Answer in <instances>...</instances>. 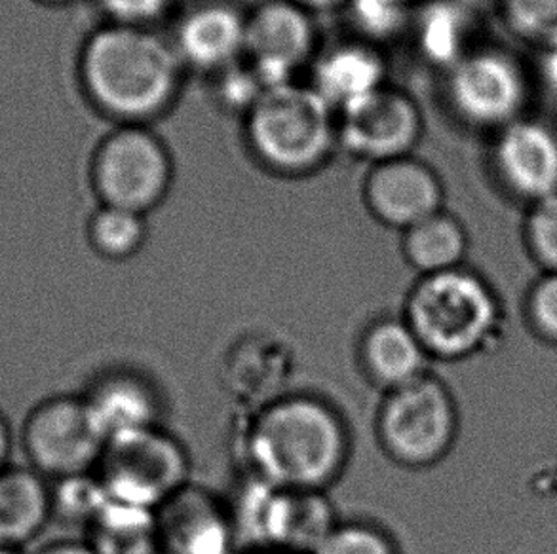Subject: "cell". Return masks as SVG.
<instances>
[{
  "label": "cell",
  "mask_w": 557,
  "mask_h": 554,
  "mask_svg": "<svg viewBox=\"0 0 557 554\" xmlns=\"http://www.w3.org/2000/svg\"><path fill=\"white\" fill-rule=\"evenodd\" d=\"M238 449L249 477L287 490L330 492L347 473L352 433L330 399L284 391L249 411Z\"/></svg>",
  "instance_id": "1"
},
{
  "label": "cell",
  "mask_w": 557,
  "mask_h": 554,
  "mask_svg": "<svg viewBox=\"0 0 557 554\" xmlns=\"http://www.w3.org/2000/svg\"><path fill=\"white\" fill-rule=\"evenodd\" d=\"M78 73L99 113L116 124L149 126L174 105L185 67L154 27L107 22L86 38Z\"/></svg>",
  "instance_id": "2"
},
{
  "label": "cell",
  "mask_w": 557,
  "mask_h": 554,
  "mask_svg": "<svg viewBox=\"0 0 557 554\" xmlns=\"http://www.w3.org/2000/svg\"><path fill=\"white\" fill-rule=\"evenodd\" d=\"M401 317L432 363H459L487 352L505 325L497 291L468 266L417 277L407 291Z\"/></svg>",
  "instance_id": "3"
},
{
  "label": "cell",
  "mask_w": 557,
  "mask_h": 554,
  "mask_svg": "<svg viewBox=\"0 0 557 554\" xmlns=\"http://www.w3.org/2000/svg\"><path fill=\"white\" fill-rule=\"evenodd\" d=\"M251 156L280 177H305L322 169L339 149L337 113L307 83L263 93L244 116Z\"/></svg>",
  "instance_id": "4"
},
{
  "label": "cell",
  "mask_w": 557,
  "mask_h": 554,
  "mask_svg": "<svg viewBox=\"0 0 557 554\" xmlns=\"http://www.w3.org/2000/svg\"><path fill=\"white\" fill-rule=\"evenodd\" d=\"M373 431L388 462L407 471H424L442 464L459 439V406L449 386L429 373L384 393Z\"/></svg>",
  "instance_id": "5"
},
{
  "label": "cell",
  "mask_w": 557,
  "mask_h": 554,
  "mask_svg": "<svg viewBox=\"0 0 557 554\" xmlns=\"http://www.w3.org/2000/svg\"><path fill=\"white\" fill-rule=\"evenodd\" d=\"M228 505L248 553L312 554L341 520L327 492L287 490L249 475Z\"/></svg>",
  "instance_id": "6"
},
{
  "label": "cell",
  "mask_w": 557,
  "mask_h": 554,
  "mask_svg": "<svg viewBox=\"0 0 557 554\" xmlns=\"http://www.w3.org/2000/svg\"><path fill=\"white\" fill-rule=\"evenodd\" d=\"M531 73L503 46H475L444 71V101L467 128L497 134L529 113Z\"/></svg>",
  "instance_id": "7"
},
{
  "label": "cell",
  "mask_w": 557,
  "mask_h": 554,
  "mask_svg": "<svg viewBox=\"0 0 557 554\" xmlns=\"http://www.w3.org/2000/svg\"><path fill=\"white\" fill-rule=\"evenodd\" d=\"M190 469L185 444L159 426L107 442L94 473L109 500L157 511L193 482Z\"/></svg>",
  "instance_id": "8"
},
{
  "label": "cell",
  "mask_w": 557,
  "mask_h": 554,
  "mask_svg": "<svg viewBox=\"0 0 557 554\" xmlns=\"http://www.w3.org/2000/svg\"><path fill=\"white\" fill-rule=\"evenodd\" d=\"M174 173L166 142L145 124H119L91 158V187L99 205L144 215L166 200Z\"/></svg>",
  "instance_id": "9"
},
{
  "label": "cell",
  "mask_w": 557,
  "mask_h": 554,
  "mask_svg": "<svg viewBox=\"0 0 557 554\" xmlns=\"http://www.w3.org/2000/svg\"><path fill=\"white\" fill-rule=\"evenodd\" d=\"M17 442L30 469L50 482L96 471L107 444L83 393L38 401L23 419Z\"/></svg>",
  "instance_id": "10"
},
{
  "label": "cell",
  "mask_w": 557,
  "mask_h": 554,
  "mask_svg": "<svg viewBox=\"0 0 557 554\" xmlns=\"http://www.w3.org/2000/svg\"><path fill=\"white\" fill-rule=\"evenodd\" d=\"M422 131L417 99L392 84L337 114L339 149L370 165L413 154Z\"/></svg>",
  "instance_id": "11"
},
{
  "label": "cell",
  "mask_w": 557,
  "mask_h": 554,
  "mask_svg": "<svg viewBox=\"0 0 557 554\" xmlns=\"http://www.w3.org/2000/svg\"><path fill=\"white\" fill-rule=\"evenodd\" d=\"M320 52L314 17L294 0H263L248 10L246 58L264 88L297 83Z\"/></svg>",
  "instance_id": "12"
},
{
  "label": "cell",
  "mask_w": 557,
  "mask_h": 554,
  "mask_svg": "<svg viewBox=\"0 0 557 554\" xmlns=\"http://www.w3.org/2000/svg\"><path fill=\"white\" fill-rule=\"evenodd\" d=\"M491 169L500 188L528 207L557 194V126L525 114L493 134Z\"/></svg>",
  "instance_id": "13"
},
{
  "label": "cell",
  "mask_w": 557,
  "mask_h": 554,
  "mask_svg": "<svg viewBox=\"0 0 557 554\" xmlns=\"http://www.w3.org/2000/svg\"><path fill=\"white\" fill-rule=\"evenodd\" d=\"M444 182L432 165L414 154L370 165L363 203L379 225L404 232L444 210Z\"/></svg>",
  "instance_id": "14"
},
{
  "label": "cell",
  "mask_w": 557,
  "mask_h": 554,
  "mask_svg": "<svg viewBox=\"0 0 557 554\" xmlns=\"http://www.w3.org/2000/svg\"><path fill=\"white\" fill-rule=\"evenodd\" d=\"M160 554H242L231 505L190 482L157 509Z\"/></svg>",
  "instance_id": "15"
},
{
  "label": "cell",
  "mask_w": 557,
  "mask_h": 554,
  "mask_svg": "<svg viewBox=\"0 0 557 554\" xmlns=\"http://www.w3.org/2000/svg\"><path fill=\"white\" fill-rule=\"evenodd\" d=\"M248 10L231 0H200L185 8L170 38L185 71L215 76L246 58Z\"/></svg>",
  "instance_id": "16"
},
{
  "label": "cell",
  "mask_w": 557,
  "mask_h": 554,
  "mask_svg": "<svg viewBox=\"0 0 557 554\" xmlns=\"http://www.w3.org/2000/svg\"><path fill=\"white\" fill-rule=\"evenodd\" d=\"M83 398L107 442L164 426L166 406L159 386L137 368H107L91 378Z\"/></svg>",
  "instance_id": "17"
},
{
  "label": "cell",
  "mask_w": 557,
  "mask_h": 554,
  "mask_svg": "<svg viewBox=\"0 0 557 554\" xmlns=\"http://www.w3.org/2000/svg\"><path fill=\"white\" fill-rule=\"evenodd\" d=\"M356 361L363 380L383 395L432 373L429 353L401 314L381 315L363 327Z\"/></svg>",
  "instance_id": "18"
},
{
  "label": "cell",
  "mask_w": 557,
  "mask_h": 554,
  "mask_svg": "<svg viewBox=\"0 0 557 554\" xmlns=\"http://www.w3.org/2000/svg\"><path fill=\"white\" fill-rule=\"evenodd\" d=\"M307 84L339 114L391 84L383 48L355 37L320 48Z\"/></svg>",
  "instance_id": "19"
},
{
  "label": "cell",
  "mask_w": 557,
  "mask_h": 554,
  "mask_svg": "<svg viewBox=\"0 0 557 554\" xmlns=\"http://www.w3.org/2000/svg\"><path fill=\"white\" fill-rule=\"evenodd\" d=\"M475 2L419 0L407 40L430 67L447 71L475 46Z\"/></svg>",
  "instance_id": "20"
},
{
  "label": "cell",
  "mask_w": 557,
  "mask_h": 554,
  "mask_svg": "<svg viewBox=\"0 0 557 554\" xmlns=\"http://www.w3.org/2000/svg\"><path fill=\"white\" fill-rule=\"evenodd\" d=\"M53 520L52 482L29 465L0 471V547L22 551Z\"/></svg>",
  "instance_id": "21"
},
{
  "label": "cell",
  "mask_w": 557,
  "mask_h": 554,
  "mask_svg": "<svg viewBox=\"0 0 557 554\" xmlns=\"http://www.w3.org/2000/svg\"><path fill=\"white\" fill-rule=\"evenodd\" d=\"M468 232L449 211H437L401 232V255L417 277L467 266Z\"/></svg>",
  "instance_id": "22"
},
{
  "label": "cell",
  "mask_w": 557,
  "mask_h": 554,
  "mask_svg": "<svg viewBox=\"0 0 557 554\" xmlns=\"http://www.w3.org/2000/svg\"><path fill=\"white\" fill-rule=\"evenodd\" d=\"M84 540L98 554H160L157 511L109 500Z\"/></svg>",
  "instance_id": "23"
},
{
  "label": "cell",
  "mask_w": 557,
  "mask_h": 554,
  "mask_svg": "<svg viewBox=\"0 0 557 554\" xmlns=\"http://www.w3.org/2000/svg\"><path fill=\"white\" fill-rule=\"evenodd\" d=\"M86 238L96 255L111 263H124L139 255L147 243V215L114 205H99L88 221Z\"/></svg>",
  "instance_id": "24"
},
{
  "label": "cell",
  "mask_w": 557,
  "mask_h": 554,
  "mask_svg": "<svg viewBox=\"0 0 557 554\" xmlns=\"http://www.w3.org/2000/svg\"><path fill=\"white\" fill-rule=\"evenodd\" d=\"M419 0H350L343 15L350 37L383 48L388 42L407 38Z\"/></svg>",
  "instance_id": "25"
},
{
  "label": "cell",
  "mask_w": 557,
  "mask_h": 554,
  "mask_svg": "<svg viewBox=\"0 0 557 554\" xmlns=\"http://www.w3.org/2000/svg\"><path fill=\"white\" fill-rule=\"evenodd\" d=\"M109 502L96 473L52 482L53 518L61 517L71 526H81L84 532L96 520Z\"/></svg>",
  "instance_id": "26"
},
{
  "label": "cell",
  "mask_w": 557,
  "mask_h": 554,
  "mask_svg": "<svg viewBox=\"0 0 557 554\" xmlns=\"http://www.w3.org/2000/svg\"><path fill=\"white\" fill-rule=\"evenodd\" d=\"M312 554H401V549L384 526L368 518H341Z\"/></svg>",
  "instance_id": "27"
},
{
  "label": "cell",
  "mask_w": 557,
  "mask_h": 554,
  "mask_svg": "<svg viewBox=\"0 0 557 554\" xmlns=\"http://www.w3.org/2000/svg\"><path fill=\"white\" fill-rule=\"evenodd\" d=\"M508 30L523 42L543 48L557 40V0H497Z\"/></svg>",
  "instance_id": "28"
},
{
  "label": "cell",
  "mask_w": 557,
  "mask_h": 554,
  "mask_svg": "<svg viewBox=\"0 0 557 554\" xmlns=\"http://www.w3.org/2000/svg\"><path fill=\"white\" fill-rule=\"evenodd\" d=\"M523 240L544 274L557 272V194L528 207Z\"/></svg>",
  "instance_id": "29"
},
{
  "label": "cell",
  "mask_w": 557,
  "mask_h": 554,
  "mask_svg": "<svg viewBox=\"0 0 557 554\" xmlns=\"http://www.w3.org/2000/svg\"><path fill=\"white\" fill-rule=\"evenodd\" d=\"M264 91L261 78L246 60L213 76V98L225 111L240 114L242 118L263 98Z\"/></svg>",
  "instance_id": "30"
},
{
  "label": "cell",
  "mask_w": 557,
  "mask_h": 554,
  "mask_svg": "<svg viewBox=\"0 0 557 554\" xmlns=\"http://www.w3.org/2000/svg\"><path fill=\"white\" fill-rule=\"evenodd\" d=\"M525 317L536 337L546 344L557 345V272L543 274L531 285Z\"/></svg>",
  "instance_id": "31"
},
{
  "label": "cell",
  "mask_w": 557,
  "mask_h": 554,
  "mask_svg": "<svg viewBox=\"0 0 557 554\" xmlns=\"http://www.w3.org/2000/svg\"><path fill=\"white\" fill-rule=\"evenodd\" d=\"M107 22L152 27L170 14L175 0H98Z\"/></svg>",
  "instance_id": "32"
},
{
  "label": "cell",
  "mask_w": 557,
  "mask_h": 554,
  "mask_svg": "<svg viewBox=\"0 0 557 554\" xmlns=\"http://www.w3.org/2000/svg\"><path fill=\"white\" fill-rule=\"evenodd\" d=\"M539 50H541V63H539L541 78L550 90L557 91V40Z\"/></svg>",
  "instance_id": "33"
},
{
  "label": "cell",
  "mask_w": 557,
  "mask_h": 554,
  "mask_svg": "<svg viewBox=\"0 0 557 554\" xmlns=\"http://www.w3.org/2000/svg\"><path fill=\"white\" fill-rule=\"evenodd\" d=\"M35 554H98L86 540H60L38 549Z\"/></svg>",
  "instance_id": "34"
},
{
  "label": "cell",
  "mask_w": 557,
  "mask_h": 554,
  "mask_svg": "<svg viewBox=\"0 0 557 554\" xmlns=\"http://www.w3.org/2000/svg\"><path fill=\"white\" fill-rule=\"evenodd\" d=\"M14 446V435L12 427L8 424L7 416L0 413V471L10 465V454Z\"/></svg>",
  "instance_id": "35"
},
{
  "label": "cell",
  "mask_w": 557,
  "mask_h": 554,
  "mask_svg": "<svg viewBox=\"0 0 557 554\" xmlns=\"http://www.w3.org/2000/svg\"><path fill=\"white\" fill-rule=\"evenodd\" d=\"M294 2L307 8L310 14H314V12H343L350 0H294Z\"/></svg>",
  "instance_id": "36"
},
{
  "label": "cell",
  "mask_w": 557,
  "mask_h": 554,
  "mask_svg": "<svg viewBox=\"0 0 557 554\" xmlns=\"http://www.w3.org/2000/svg\"><path fill=\"white\" fill-rule=\"evenodd\" d=\"M40 2H46V4H69V2H75V0H40Z\"/></svg>",
  "instance_id": "37"
},
{
  "label": "cell",
  "mask_w": 557,
  "mask_h": 554,
  "mask_svg": "<svg viewBox=\"0 0 557 554\" xmlns=\"http://www.w3.org/2000/svg\"><path fill=\"white\" fill-rule=\"evenodd\" d=\"M0 554H22V551H12V549L0 547Z\"/></svg>",
  "instance_id": "38"
},
{
  "label": "cell",
  "mask_w": 557,
  "mask_h": 554,
  "mask_svg": "<svg viewBox=\"0 0 557 554\" xmlns=\"http://www.w3.org/2000/svg\"><path fill=\"white\" fill-rule=\"evenodd\" d=\"M248 554H287V553H274V551H259V553H248Z\"/></svg>",
  "instance_id": "39"
},
{
  "label": "cell",
  "mask_w": 557,
  "mask_h": 554,
  "mask_svg": "<svg viewBox=\"0 0 557 554\" xmlns=\"http://www.w3.org/2000/svg\"><path fill=\"white\" fill-rule=\"evenodd\" d=\"M472 2H483V0H472Z\"/></svg>",
  "instance_id": "40"
}]
</instances>
